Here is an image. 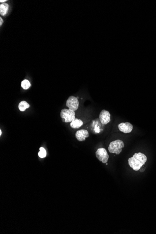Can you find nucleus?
<instances>
[{
  "label": "nucleus",
  "mask_w": 156,
  "mask_h": 234,
  "mask_svg": "<svg viewBox=\"0 0 156 234\" xmlns=\"http://www.w3.org/2000/svg\"><path fill=\"white\" fill-rule=\"evenodd\" d=\"M147 157L145 155L141 152L135 153L132 157L128 159L129 164L135 171L140 170L147 161Z\"/></svg>",
  "instance_id": "nucleus-1"
},
{
  "label": "nucleus",
  "mask_w": 156,
  "mask_h": 234,
  "mask_svg": "<svg viewBox=\"0 0 156 234\" xmlns=\"http://www.w3.org/2000/svg\"><path fill=\"white\" fill-rule=\"evenodd\" d=\"M124 147V144L122 140L118 139L112 141L108 146L109 152L112 153L119 155L122 151V149Z\"/></svg>",
  "instance_id": "nucleus-2"
},
{
  "label": "nucleus",
  "mask_w": 156,
  "mask_h": 234,
  "mask_svg": "<svg viewBox=\"0 0 156 234\" xmlns=\"http://www.w3.org/2000/svg\"><path fill=\"white\" fill-rule=\"evenodd\" d=\"M60 116L62 118V121L65 123L72 122L75 119V111L69 109H62Z\"/></svg>",
  "instance_id": "nucleus-3"
},
{
  "label": "nucleus",
  "mask_w": 156,
  "mask_h": 234,
  "mask_svg": "<svg viewBox=\"0 0 156 234\" xmlns=\"http://www.w3.org/2000/svg\"><path fill=\"white\" fill-rule=\"evenodd\" d=\"M96 156L99 160L103 163V164L107 163L109 157L107 150L103 148H99L97 150Z\"/></svg>",
  "instance_id": "nucleus-4"
},
{
  "label": "nucleus",
  "mask_w": 156,
  "mask_h": 234,
  "mask_svg": "<svg viewBox=\"0 0 156 234\" xmlns=\"http://www.w3.org/2000/svg\"><path fill=\"white\" fill-rule=\"evenodd\" d=\"M66 105L69 109L74 111H76L78 109L79 106V102L78 98L73 96L69 97L67 99Z\"/></svg>",
  "instance_id": "nucleus-5"
},
{
  "label": "nucleus",
  "mask_w": 156,
  "mask_h": 234,
  "mask_svg": "<svg viewBox=\"0 0 156 234\" xmlns=\"http://www.w3.org/2000/svg\"><path fill=\"white\" fill-rule=\"evenodd\" d=\"M110 114L107 110H102L99 115V119L101 123L104 125L109 123L111 121Z\"/></svg>",
  "instance_id": "nucleus-6"
},
{
  "label": "nucleus",
  "mask_w": 156,
  "mask_h": 234,
  "mask_svg": "<svg viewBox=\"0 0 156 234\" xmlns=\"http://www.w3.org/2000/svg\"><path fill=\"white\" fill-rule=\"evenodd\" d=\"M118 128L120 131L124 133H130L133 129L132 124L129 122L122 123L118 125Z\"/></svg>",
  "instance_id": "nucleus-7"
},
{
  "label": "nucleus",
  "mask_w": 156,
  "mask_h": 234,
  "mask_svg": "<svg viewBox=\"0 0 156 234\" xmlns=\"http://www.w3.org/2000/svg\"><path fill=\"white\" fill-rule=\"evenodd\" d=\"M75 137L79 141H84L86 138L89 137V132L87 130L84 129L78 130L75 134Z\"/></svg>",
  "instance_id": "nucleus-8"
},
{
  "label": "nucleus",
  "mask_w": 156,
  "mask_h": 234,
  "mask_svg": "<svg viewBox=\"0 0 156 234\" xmlns=\"http://www.w3.org/2000/svg\"><path fill=\"white\" fill-rule=\"evenodd\" d=\"M83 122L79 119L75 118L70 123V127L73 129H78L83 125Z\"/></svg>",
  "instance_id": "nucleus-9"
},
{
  "label": "nucleus",
  "mask_w": 156,
  "mask_h": 234,
  "mask_svg": "<svg viewBox=\"0 0 156 234\" xmlns=\"http://www.w3.org/2000/svg\"><path fill=\"white\" fill-rule=\"evenodd\" d=\"M9 9V5L7 3H3L0 5V14L5 16L7 13Z\"/></svg>",
  "instance_id": "nucleus-10"
},
{
  "label": "nucleus",
  "mask_w": 156,
  "mask_h": 234,
  "mask_svg": "<svg viewBox=\"0 0 156 234\" xmlns=\"http://www.w3.org/2000/svg\"><path fill=\"white\" fill-rule=\"evenodd\" d=\"M29 105L26 101H22L20 102L19 104L18 105V108L21 111H24L27 109L29 108Z\"/></svg>",
  "instance_id": "nucleus-11"
},
{
  "label": "nucleus",
  "mask_w": 156,
  "mask_h": 234,
  "mask_svg": "<svg viewBox=\"0 0 156 234\" xmlns=\"http://www.w3.org/2000/svg\"><path fill=\"white\" fill-rule=\"evenodd\" d=\"M21 86L24 89L27 90L31 87V83L28 80H24L21 83Z\"/></svg>",
  "instance_id": "nucleus-12"
},
{
  "label": "nucleus",
  "mask_w": 156,
  "mask_h": 234,
  "mask_svg": "<svg viewBox=\"0 0 156 234\" xmlns=\"http://www.w3.org/2000/svg\"><path fill=\"white\" fill-rule=\"evenodd\" d=\"M40 151L39 152L38 155H39V157L40 158H44L46 157V152L45 149L43 147H40Z\"/></svg>",
  "instance_id": "nucleus-13"
},
{
  "label": "nucleus",
  "mask_w": 156,
  "mask_h": 234,
  "mask_svg": "<svg viewBox=\"0 0 156 234\" xmlns=\"http://www.w3.org/2000/svg\"><path fill=\"white\" fill-rule=\"evenodd\" d=\"M3 19H2V18L1 17V18H0V25H2V24H3Z\"/></svg>",
  "instance_id": "nucleus-14"
},
{
  "label": "nucleus",
  "mask_w": 156,
  "mask_h": 234,
  "mask_svg": "<svg viewBox=\"0 0 156 234\" xmlns=\"http://www.w3.org/2000/svg\"><path fill=\"white\" fill-rule=\"evenodd\" d=\"M6 0H3H3H1V1H0V2H1V3H3V2H6Z\"/></svg>",
  "instance_id": "nucleus-15"
},
{
  "label": "nucleus",
  "mask_w": 156,
  "mask_h": 234,
  "mask_svg": "<svg viewBox=\"0 0 156 234\" xmlns=\"http://www.w3.org/2000/svg\"><path fill=\"white\" fill-rule=\"evenodd\" d=\"M2 130H0V135L1 136L2 135Z\"/></svg>",
  "instance_id": "nucleus-16"
}]
</instances>
